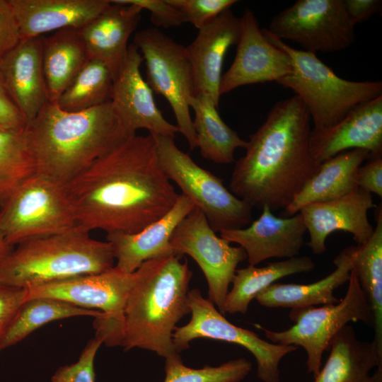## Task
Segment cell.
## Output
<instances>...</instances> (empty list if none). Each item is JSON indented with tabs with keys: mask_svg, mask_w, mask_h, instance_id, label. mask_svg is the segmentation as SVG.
Returning <instances> with one entry per match:
<instances>
[{
	"mask_svg": "<svg viewBox=\"0 0 382 382\" xmlns=\"http://www.w3.org/2000/svg\"><path fill=\"white\" fill-rule=\"evenodd\" d=\"M76 226L134 233L160 219L179 194L159 163L152 134H132L66 185Z\"/></svg>",
	"mask_w": 382,
	"mask_h": 382,
	"instance_id": "cell-1",
	"label": "cell"
},
{
	"mask_svg": "<svg viewBox=\"0 0 382 382\" xmlns=\"http://www.w3.org/2000/svg\"><path fill=\"white\" fill-rule=\"evenodd\" d=\"M311 117L296 95L273 105L234 166L230 191L253 208L285 209L320 163L309 148Z\"/></svg>",
	"mask_w": 382,
	"mask_h": 382,
	"instance_id": "cell-2",
	"label": "cell"
},
{
	"mask_svg": "<svg viewBox=\"0 0 382 382\" xmlns=\"http://www.w3.org/2000/svg\"><path fill=\"white\" fill-rule=\"evenodd\" d=\"M35 173L68 184L129 136L110 101L77 112L47 102L25 127Z\"/></svg>",
	"mask_w": 382,
	"mask_h": 382,
	"instance_id": "cell-3",
	"label": "cell"
},
{
	"mask_svg": "<svg viewBox=\"0 0 382 382\" xmlns=\"http://www.w3.org/2000/svg\"><path fill=\"white\" fill-rule=\"evenodd\" d=\"M137 280L124 308L121 345L140 348L163 358L180 354L173 344L177 323L190 313L187 304L192 278L180 257L152 259L137 270Z\"/></svg>",
	"mask_w": 382,
	"mask_h": 382,
	"instance_id": "cell-4",
	"label": "cell"
},
{
	"mask_svg": "<svg viewBox=\"0 0 382 382\" xmlns=\"http://www.w3.org/2000/svg\"><path fill=\"white\" fill-rule=\"evenodd\" d=\"M111 244L71 229L27 240L0 260V284L28 289L113 267Z\"/></svg>",
	"mask_w": 382,
	"mask_h": 382,
	"instance_id": "cell-5",
	"label": "cell"
},
{
	"mask_svg": "<svg viewBox=\"0 0 382 382\" xmlns=\"http://www.w3.org/2000/svg\"><path fill=\"white\" fill-rule=\"evenodd\" d=\"M263 32L291 58L293 72L277 83L292 90L306 108L316 129L340 122L353 108L382 96L380 81H354L341 78L314 53L298 50Z\"/></svg>",
	"mask_w": 382,
	"mask_h": 382,
	"instance_id": "cell-6",
	"label": "cell"
},
{
	"mask_svg": "<svg viewBox=\"0 0 382 382\" xmlns=\"http://www.w3.org/2000/svg\"><path fill=\"white\" fill-rule=\"evenodd\" d=\"M76 226L66 185L37 173L13 191L0 210V235L12 247Z\"/></svg>",
	"mask_w": 382,
	"mask_h": 382,
	"instance_id": "cell-7",
	"label": "cell"
},
{
	"mask_svg": "<svg viewBox=\"0 0 382 382\" xmlns=\"http://www.w3.org/2000/svg\"><path fill=\"white\" fill-rule=\"evenodd\" d=\"M347 282L346 294L337 303L292 308L289 318L294 325L286 330L274 331L255 326L264 332L269 342L303 347L307 355V373L315 378L321 368L324 352L342 328L358 321L372 327L370 305L352 270Z\"/></svg>",
	"mask_w": 382,
	"mask_h": 382,
	"instance_id": "cell-8",
	"label": "cell"
},
{
	"mask_svg": "<svg viewBox=\"0 0 382 382\" xmlns=\"http://www.w3.org/2000/svg\"><path fill=\"white\" fill-rule=\"evenodd\" d=\"M152 135L165 175L204 213L214 232L242 228L252 222L253 207L228 190L219 178L181 151L175 137Z\"/></svg>",
	"mask_w": 382,
	"mask_h": 382,
	"instance_id": "cell-9",
	"label": "cell"
},
{
	"mask_svg": "<svg viewBox=\"0 0 382 382\" xmlns=\"http://www.w3.org/2000/svg\"><path fill=\"white\" fill-rule=\"evenodd\" d=\"M137 278V271L126 273L115 266L95 274L80 275L25 289V300L48 297L76 306L99 311L96 336L107 345H121L126 300Z\"/></svg>",
	"mask_w": 382,
	"mask_h": 382,
	"instance_id": "cell-10",
	"label": "cell"
},
{
	"mask_svg": "<svg viewBox=\"0 0 382 382\" xmlns=\"http://www.w3.org/2000/svg\"><path fill=\"white\" fill-rule=\"evenodd\" d=\"M133 44L145 61L146 82L153 92L169 103L177 127L191 150L197 147L189 100L194 95L192 66L185 47L158 28H149L134 34Z\"/></svg>",
	"mask_w": 382,
	"mask_h": 382,
	"instance_id": "cell-11",
	"label": "cell"
},
{
	"mask_svg": "<svg viewBox=\"0 0 382 382\" xmlns=\"http://www.w3.org/2000/svg\"><path fill=\"white\" fill-rule=\"evenodd\" d=\"M187 304L191 318L177 327L173 337L176 351L180 353L195 339L207 338L240 345L249 351L257 363V376L263 382H279V363L288 354L296 351L294 345L272 343L255 332L229 322L199 289L188 291Z\"/></svg>",
	"mask_w": 382,
	"mask_h": 382,
	"instance_id": "cell-12",
	"label": "cell"
},
{
	"mask_svg": "<svg viewBox=\"0 0 382 382\" xmlns=\"http://www.w3.org/2000/svg\"><path fill=\"white\" fill-rule=\"evenodd\" d=\"M354 26L344 0H297L275 15L267 30L316 54L349 47L355 39Z\"/></svg>",
	"mask_w": 382,
	"mask_h": 382,
	"instance_id": "cell-13",
	"label": "cell"
},
{
	"mask_svg": "<svg viewBox=\"0 0 382 382\" xmlns=\"http://www.w3.org/2000/svg\"><path fill=\"white\" fill-rule=\"evenodd\" d=\"M170 243L177 256L188 255L197 263L207 282L208 299L224 316L229 285L238 265L247 259L245 251L218 236L195 206L177 226Z\"/></svg>",
	"mask_w": 382,
	"mask_h": 382,
	"instance_id": "cell-14",
	"label": "cell"
},
{
	"mask_svg": "<svg viewBox=\"0 0 382 382\" xmlns=\"http://www.w3.org/2000/svg\"><path fill=\"white\" fill-rule=\"evenodd\" d=\"M240 25L236 56L221 76L220 96L245 85L277 83L293 72L289 54L270 41L249 8L240 18Z\"/></svg>",
	"mask_w": 382,
	"mask_h": 382,
	"instance_id": "cell-15",
	"label": "cell"
},
{
	"mask_svg": "<svg viewBox=\"0 0 382 382\" xmlns=\"http://www.w3.org/2000/svg\"><path fill=\"white\" fill-rule=\"evenodd\" d=\"M142 61L139 50L130 44L125 62L114 77L110 103L130 133L143 129L151 134L175 137L179 130L158 108L153 91L141 74Z\"/></svg>",
	"mask_w": 382,
	"mask_h": 382,
	"instance_id": "cell-16",
	"label": "cell"
},
{
	"mask_svg": "<svg viewBox=\"0 0 382 382\" xmlns=\"http://www.w3.org/2000/svg\"><path fill=\"white\" fill-rule=\"evenodd\" d=\"M376 207L371 194L359 187L336 199L303 206L299 212L309 233L308 245L313 253H324L327 237L337 231L352 233L357 245L364 244L374 233L368 211Z\"/></svg>",
	"mask_w": 382,
	"mask_h": 382,
	"instance_id": "cell-17",
	"label": "cell"
},
{
	"mask_svg": "<svg viewBox=\"0 0 382 382\" xmlns=\"http://www.w3.org/2000/svg\"><path fill=\"white\" fill-rule=\"evenodd\" d=\"M248 227L220 231V237L236 243L246 253L249 265L270 258H291L299 255L307 231L301 214L278 217L267 205Z\"/></svg>",
	"mask_w": 382,
	"mask_h": 382,
	"instance_id": "cell-18",
	"label": "cell"
},
{
	"mask_svg": "<svg viewBox=\"0 0 382 382\" xmlns=\"http://www.w3.org/2000/svg\"><path fill=\"white\" fill-rule=\"evenodd\" d=\"M309 148L320 163L353 149L366 150L372 158L381 157L382 96L358 105L329 128L311 129Z\"/></svg>",
	"mask_w": 382,
	"mask_h": 382,
	"instance_id": "cell-19",
	"label": "cell"
},
{
	"mask_svg": "<svg viewBox=\"0 0 382 382\" xmlns=\"http://www.w3.org/2000/svg\"><path fill=\"white\" fill-rule=\"evenodd\" d=\"M240 18L228 8L202 28L185 47L194 81V95L207 93L219 108L223 62L228 48L236 45L240 35Z\"/></svg>",
	"mask_w": 382,
	"mask_h": 382,
	"instance_id": "cell-20",
	"label": "cell"
},
{
	"mask_svg": "<svg viewBox=\"0 0 382 382\" xmlns=\"http://www.w3.org/2000/svg\"><path fill=\"white\" fill-rule=\"evenodd\" d=\"M41 37L21 39L0 60L6 89L26 125L48 102Z\"/></svg>",
	"mask_w": 382,
	"mask_h": 382,
	"instance_id": "cell-21",
	"label": "cell"
},
{
	"mask_svg": "<svg viewBox=\"0 0 382 382\" xmlns=\"http://www.w3.org/2000/svg\"><path fill=\"white\" fill-rule=\"evenodd\" d=\"M194 207L187 197L180 194L167 214L140 231L107 234L106 241L111 244L117 261L115 266L132 273L147 260L177 256L170 243V237Z\"/></svg>",
	"mask_w": 382,
	"mask_h": 382,
	"instance_id": "cell-22",
	"label": "cell"
},
{
	"mask_svg": "<svg viewBox=\"0 0 382 382\" xmlns=\"http://www.w3.org/2000/svg\"><path fill=\"white\" fill-rule=\"evenodd\" d=\"M21 39L67 28H81L110 5L109 0H8Z\"/></svg>",
	"mask_w": 382,
	"mask_h": 382,
	"instance_id": "cell-23",
	"label": "cell"
},
{
	"mask_svg": "<svg viewBox=\"0 0 382 382\" xmlns=\"http://www.w3.org/2000/svg\"><path fill=\"white\" fill-rule=\"evenodd\" d=\"M110 3L79 31L90 59L104 62L115 77L125 62L128 40L141 21L142 9L134 4Z\"/></svg>",
	"mask_w": 382,
	"mask_h": 382,
	"instance_id": "cell-24",
	"label": "cell"
},
{
	"mask_svg": "<svg viewBox=\"0 0 382 382\" xmlns=\"http://www.w3.org/2000/svg\"><path fill=\"white\" fill-rule=\"evenodd\" d=\"M328 350L313 382H382V354L373 341L360 340L353 326L342 328Z\"/></svg>",
	"mask_w": 382,
	"mask_h": 382,
	"instance_id": "cell-25",
	"label": "cell"
},
{
	"mask_svg": "<svg viewBox=\"0 0 382 382\" xmlns=\"http://www.w3.org/2000/svg\"><path fill=\"white\" fill-rule=\"evenodd\" d=\"M357 245L343 249L333 260L336 268L325 277L306 284L274 282L255 299L268 308H299L337 303L335 291L347 282L357 254Z\"/></svg>",
	"mask_w": 382,
	"mask_h": 382,
	"instance_id": "cell-26",
	"label": "cell"
},
{
	"mask_svg": "<svg viewBox=\"0 0 382 382\" xmlns=\"http://www.w3.org/2000/svg\"><path fill=\"white\" fill-rule=\"evenodd\" d=\"M369 151L353 149L342 151L320 163L319 170L304 185L290 204L284 216H292L310 203L325 202L342 197L358 186L357 172Z\"/></svg>",
	"mask_w": 382,
	"mask_h": 382,
	"instance_id": "cell-27",
	"label": "cell"
},
{
	"mask_svg": "<svg viewBox=\"0 0 382 382\" xmlns=\"http://www.w3.org/2000/svg\"><path fill=\"white\" fill-rule=\"evenodd\" d=\"M48 101L54 103L90 60L79 28H67L41 37Z\"/></svg>",
	"mask_w": 382,
	"mask_h": 382,
	"instance_id": "cell-28",
	"label": "cell"
},
{
	"mask_svg": "<svg viewBox=\"0 0 382 382\" xmlns=\"http://www.w3.org/2000/svg\"><path fill=\"white\" fill-rule=\"evenodd\" d=\"M189 105L195 113L192 123L202 157L215 163L233 162L235 150L245 149L247 141L223 121L213 98L207 93L193 95Z\"/></svg>",
	"mask_w": 382,
	"mask_h": 382,
	"instance_id": "cell-29",
	"label": "cell"
},
{
	"mask_svg": "<svg viewBox=\"0 0 382 382\" xmlns=\"http://www.w3.org/2000/svg\"><path fill=\"white\" fill-rule=\"evenodd\" d=\"M316 267L308 256H296L257 267L248 265L236 270L224 303V313H245L251 301L278 279L298 273L308 272Z\"/></svg>",
	"mask_w": 382,
	"mask_h": 382,
	"instance_id": "cell-30",
	"label": "cell"
},
{
	"mask_svg": "<svg viewBox=\"0 0 382 382\" xmlns=\"http://www.w3.org/2000/svg\"><path fill=\"white\" fill-rule=\"evenodd\" d=\"M376 226L370 238L357 245L352 270L370 305L373 342L382 354V211L377 208Z\"/></svg>",
	"mask_w": 382,
	"mask_h": 382,
	"instance_id": "cell-31",
	"label": "cell"
},
{
	"mask_svg": "<svg viewBox=\"0 0 382 382\" xmlns=\"http://www.w3.org/2000/svg\"><path fill=\"white\" fill-rule=\"evenodd\" d=\"M102 316L99 311L81 308L64 301L48 297L25 300L18 310L0 345V352L23 340L50 322L75 316Z\"/></svg>",
	"mask_w": 382,
	"mask_h": 382,
	"instance_id": "cell-32",
	"label": "cell"
},
{
	"mask_svg": "<svg viewBox=\"0 0 382 382\" xmlns=\"http://www.w3.org/2000/svg\"><path fill=\"white\" fill-rule=\"evenodd\" d=\"M114 75L109 66L90 59L55 102L64 111H84L110 101Z\"/></svg>",
	"mask_w": 382,
	"mask_h": 382,
	"instance_id": "cell-33",
	"label": "cell"
},
{
	"mask_svg": "<svg viewBox=\"0 0 382 382\" xmlns=\"http://www.w3.org/2000/svg\"><path fill=\"white\" fill-rule=\"evenodd\" d=\"M35 173L25 128L0 130V199L4 202L25 180Z\"/></svg>",
	"mask_w": 382,
	"mask_h": 382,
	"instance_id": "cell-34",
	"label": "cell"
},
{
	"mask_svg": "<svg viewBox=\"0 0 382 382\" xmlns=\"http://www.w3.org/2000/svg\"><path fill=\"white\" fill-rule=\"evenodd\" d=\"M163 382H241L250 372L252 364L245 358L229 360L219 366L194 369L185 365L180 354L165 359Z\"/></svg>",
	"mask_w": 382,
	"mask_h": 382,
	"instance_id": "cell-35",
	"label": "cell"
},
{
	"mask_svg": "<svg viewBox=\"0 0 382 382\" xmlns=\"http://www.w3.org/2000/svg\"><path fill=\"white\" fill-rule=\"evenodd\" d=\"M198 30L237 3L236 0H167Z\"/></svg>",
	"mask_w": 382,
	"mask_h": 382,
	"instance_id": "cell-36",
	"label": "cell"
},
{
	"mask_svg": "<svg viewBox=\"0 0 382 382\" xmlns=\"http://www.w3.org/2000/svg\"><path fill=\"white\" fill-rule=\"evenodd\" d=\"M103 343L96 336L91 340L77 361L59 367L52 376L51 382H95L94 360Z\"/></svg>",
	"mask_w": 382,
	"mask_h": 382,
	"instance_id": "cell-37",
	"label": "cell"
},
{
	"mask_svg": "<svg viewBox=\"0 0 382 382\" xmlns=\"http://www.w3.org/2000/svg\"><path fill=\"white\" fill-rule=\"evenodd\" d=\"M114 3L134 4L150 12L151 22L156 27H178L185 23L183 15L167 0H113Z\"/></svg>",
	"mask_w": 382,
	"mask_h": 382,
	"instance_id": "cell-38",
	"label": "cell"
},
{
	"mask_svg": "<svg viewBox=\"0 0 382 382\" xmlns=\"http://www.w3.org/2000/svg\"><path fill=\"white\" fill-rule=\"evenodd\" d=\"M25 289L0 284V345L18 310L25 299Z\"/></svg>",
	"mask_w": 382,
	"mask_h": 382,
	"instance_id": "cell-39",
	"label": "cell"
},
{
	"mask_svg": "<svg viewBox=\"0 0 382 382\" xmlns=\"http://www.w3.org/2000/svg\"><path fill=\"white\" fill-rule=\"evenodd\" d=\"M17 22L8 0H0V60L21 40Z\"/></svg>",
	"mask_w": 382,
	"mask_h": 382,
	"instance_id": "cell-40",
	"label": "cell"
},
{
	"mask_svg": "<svg viewBox=\"0 0 382 382\" xmlns=\"http://www.w3.org/2000/svg\"><path fill=\"white\" fill-rule=\"evenodd\" d=\"M26 122L11 100L0 71V130H20Z\"/></svg>",
	"mask_w": 382,
	"mask_h": 382,
	"instance_id": "cell-41",
	"label": "cell"
},
{
	"mask_svg": "<svg viewBox=\"0 0 382 382\" xmlns=\"http://www.w3.org/2000/svg\"><path fill=\"white\" fill-rule=\"evenodd\" d=\"M357 185L359 187L382 197V158H374L357 172Z\"/></svg>",
	"mask_w": 382,
	"mask_h": 382,
	"instance_id": "cell-42",
	"label": "cell"
},
{
	"mask_svg": "<svg viewBox=\"0 0 382 382\" xmlns=\"http://www.w3.org/2000/svg\"><path fill=\"white\" fill-rule=\"evenodd\" d=\"M345 9L351 21L356 25L369 20L381 8V0H344Z\"/></svg>",
	"mask_w": 382,
	"mask_h": 382,
	"instance_id": "cell-43",
	"label": "cell"
},
{
	"mask_svg": "<svg viewBox=\"0 0 382 382\" xmlns=\"http://www.w3.org/2000/svg\"><path fill=\"white\" fill-rule=\"evenodd\" d=\"M12 248L13 247L8 245L0 235V260L3 258Z\"/></svg>",
	"mask_w": 382,
	"mask_h": 382,
	"instance_id": "cell-44",
	"label": "cell"
},
{
	"mask_svg": "<svg viewBox=\"0 0 382 382\" xmlns=\"http://www.w3.org/2000/svg\"><path fill=\"white\" fill-rule=\"evenodd\" d=\"M2 205H3V202H2L1 199H0V210H1V207H2Z\"/></svg>",
	"mask_w": 382,
	"mask_h": 382,
	"instance_id": "cell-45",
	"label": "cell"
}]
</instances>
